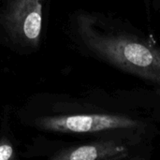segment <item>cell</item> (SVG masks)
Here are the masks:
<instances>
[{
	"instance_id": "obj_1",
	"label": "cell",
	"mask_w": 160,
	"mask_h": 160,
	"mask_svg": "<svg viewBox=\"0 0 160 160\" xmlns=\"http://www.w3.org/2000/svg\"><path fill=\"white\" fill-rule=\"evenodd\" d=\"M82 42L100 59L142 79L160 85V49L136 36L105 30L89 14L76 18Z\"/></svg>"
},
{
	"instance_id": "obj_5",
	"label": "cell",
	"mask_w": 160,
	"mask_h": 160,
	"mask_svg": "<svg viewBox=\"0 0 160 160\" xmlns=\"http://www.w3.org/2000/svg\"><path fill=\"white\" fill-rule=\"evenodd\" d=\"M8 114H3L0 128V160L17 158V145L9 129Z\"/></svg>"
},
{
	"instance_id": "obj_2",
	"label": "cell",
	"mask_w": 160,
	"mask_h": 160,
	"mask_svg": "<svg viewBox=\"0 0 160 160\" xmlns=\"http://www.w3.org/2000/svg\"><path fill=\"white\" fill-rule=\"evenodd\" d=\"M44 0H9L0 16L8 37L17 46L36 50L42 32Z\"/></svg>"
},
{
	"instance_id": "obj_4",
	"label": "cell",
	"mask_w": 160,
	"mask_h": 160,
	"mask_svg": "<svg viewBox=\"0 0 160 160\" xmlns=\"http://www.w3.org/2000/svg\"><path fill=\"white\" fill-rule=\"evenodd\" d=\"M129 157L125 144L113 141H101L71 146L49 157L52 160H118Z\"/></svg>"
},
{
	"instance_id": "obj_6",
	"label": "cell",
	"mask_w": 160,
	"mask_h": 160,
	"mask_svg": "<svg viewBox=\"0 0 160 160\" xmlns=\"http://www.w3.org/2000/svg\"><path fill=\"white\" fill-rule=\"evenodd\" d=\"M0 70H1V69H0Z\"/></svg>"
},
{
	"instance_id": "obj_3",
	"label": "cell",
	"mask_w": 160,
	"mask_h": 160,
	"mask_svg": "<svg viewBox=\"0 0 160 160\" xmlns=\"http://www.w3.org/2000/svg\"><path fill=\"white\" fill-rule=\"evenodd\" d=\"M31 126L42 131L58 133H95L111 129L137 128L139 122L126 115L113 113H82L40 115Z\"/></svg>"
}]
</instances>
